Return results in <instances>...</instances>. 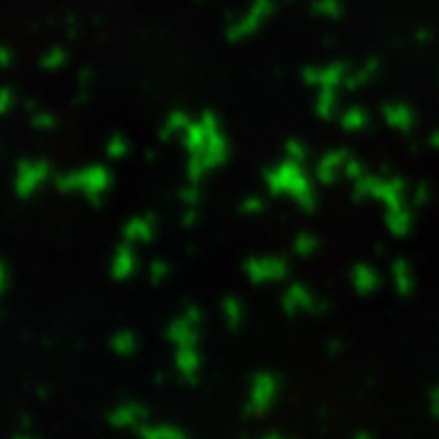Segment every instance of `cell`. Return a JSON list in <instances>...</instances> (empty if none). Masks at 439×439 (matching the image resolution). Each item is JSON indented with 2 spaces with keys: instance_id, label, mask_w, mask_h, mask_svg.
<instances>
[{
  "instance_id": "obj_1",
  "label": "cell",
  "mask_w": 439,
  "mask_h": 439,
  "mask_svg": "<svg viewBox=\"0 0 439 439\" xmlns=\"http://www.w3.org/2000/svg\"><path fill=\"white\" fill-rule=\"evenodd\" d=\"M278 390H281V383L273 373L268 371H261L252 378V385H249V395H247V415L249 417H263L268 410L276 405Z\"/></svg>"
},
{
  "instance_id": "obj_2",
  "label": "cell",
  "mask_w": 439,
  "mask_h": 439,
  "mask_svg": "<svg viewBox=\"0 0 439 439\" xmlns=\"http://www.w3.org/2000/svg\"><path fill=\"white\" fill-rule=\"evenodd\" d=\"M283 302H286V310L288 312H300V310H312V298L307 295L302 288H291V291L286 293V298H283Z\"/></svg>"
},
{
  "instance_id": "obj_3",
  "label": "cell",
  "mask_w": 439,
  "mask_h": 439,
  "mask_svg": "<svg viewBox=\"0 0 439 439\" xmlns=\"http://www.w3.org/2000/svg\"><path fill=\"white\" fill-rule=\"evenodd\" d=\"M144 439H185L178 429L169 427V424H159V427L144 429Z\"/></svg>"
},
{
  "instance_id": "obj_4",
  "label": "cell",
  "mask_w": 439,
  "mask_h": 439,
  "mask_svg": "<svg viewBox=\"0 0 439 439\" xmlns=\"http://www.w3.org/2000/svg\"><path fill=\"white\" fill-rule=\"evenodd\" d=\"M429 413H432L434 417L439 419V385L429 390Z\"/></svg>"
},
{
  "instance_id": "obj_5",
  "label": "cell",
  "mask_w": 439,
  "mask_h": 439,
  "mask_svg": "<svg viewBox=\"0 0 439 439\" xmlns=\"http://www.w3.org/2000/svg\"><path fill=\"white\" fill-rule=\"evenodd\" d=\"M263 439H288V437H281V434H266Z\"/></svg>"
},
{
  "instance_id": "obj_6",
  "label": "cell",
  "mask_w": 439,
  "mask_h": 439,
  "mask_svg": "<svg viewBox=\"0 0 439 439\" xmlns=\"http://www.w3.org/2000/svg\"><path fill=\"white\" fill-rule=\"evenodd\" d=\"M354 439H371V437H369V434H356Z\"/></svg>"
}]
</instances>
